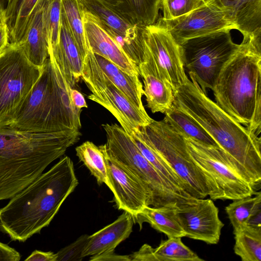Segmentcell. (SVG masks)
I'll list each match as a JSON object with an SVG mask.
<instances>
[{"label": "cell", "mask_w": 261, "mask_h": 261, "mask_svg": "<svg viewBox=\"0 0 261 261\" xmlns=\"http://www.w3.org/2000/svg\"><path fill=\"white\" fill-rule=\"evenodd\" d=\"M78 184L72 160L62 158L0 208L1 230L19 242L39 233Z\"/></svg>", "instance_id": "1"}, {"label": "cell", "mask_w": 261, "mask_h": 261, "mask_svg": "<svg viewBox=\"0 0 261 261\" xmlns=\"http://www.w3.org/2000/svg\"><path fill=\"white\" fill-rule=\"evenodd\" d=\"M80 130L53 133L0 127V200L10 199L80 139Z\"/></svg>", "instance_id": "2"}, {"label": "cell", "mask_w": 261, "mask_h": 261, "mask_svg": "<svg viewBox=\"0 0 261 261\" xmlns=\"http://www.w3.org/2000/svg\"><path fill=\"white\" fill-rule=\"evenodd\" d=\"M174 93L173 105L196 121L226 154L261 183V139L211 99L191 76Z\"/></svg>", "instance_id": "3"}, {"label": "cell", "mask_w": 261, "mask_h": 261, "mask_svg": "<svg viewBox=\"0 0 261 261\" xmlns=\"http://www.w3.org/2000/svg\"><path fill=\"white\" fill-rule=\"evenodd\" d=\"M260 38H243L213 90L216 103L258 136L261 131Z\"/></svg>", "instance_id": "4"}, {"label": "cell", "mask_w": 261, "mask_h": 261, "mask_svg": "<svg viewBox=\"0 0 261 261\" xmlns=\"http://www.w3.org/2000/svg\"><path fill=\"white\" fill-rule=\"evenodd\" d=\"M71 88L55 59L49 56L10 126L37 133L80 130L82 110L72 103Z\"/></svg>", "instance_id": "5"}, {"label": "cell", "mask_w": 261, "mask_h": 261, "mask_svg": "<svg viewBox=\"0 0 261 261\" xmlns=\"http://www.w3.org/2000/svg\"><path fill=\"white\" fill-rule=\"evenodd\" d=\"M145 141L174 171L185 191L196 198L209 196L220 199L215 182L195 164L186 145L184 136L165 121H152L140 128Z\"/></svg>", "instance_id": "6"}, {"label": "cell", "mask_w": 261, "mask_h": 261, "mask_svg": "<svg viewBox=\"0 0 261 261\" xmlns=\"http://www.w3.org/2000/svg\"><path fill=\"white\" fill-rule=\"evenodd\" d=\"M106 152L135 174L148 188L153 207L177 204L194 198L180 193L170 185L141 154L130 136L117 124L102 125Z\"/></svg>", "instance_id": "7"}, {"label": "cell", "mask_w": 261, "mask_h": 261, "mask_svg": "<svg viewBox=\"0 0 261 261\" xmlns=\"http://www.w3.org/2000/svg\"><path fill=\"white\" fill-rule=\"evenodd\" d=\"M184 139L195 164L217 186L220 200H233L255 194L260 187L252 176L219 147Z\"/></svg>", "instance_id": "8"}, {"label": "cell", "mask_w": 261, "mask_h": 261, "mask_svg": "<svg viewBox=\"0 0 261 261\" xmlns=\"http://www.w3.org/2000/svg\"><path fill=\"white\" fill-rule=\"evenodd\" d=\"M230 31L225 30L185 40L179 44L185 68L206 94L213 90L224 65L238 50Z\"/></svg>", "instance_id": "9"}, {"label": "cell", "mask_w": 261, "mask_h": 261, "mask_svg": "<svg viewBox=\"0 0 261 261\" xmlns=\"http://www.w3.org/2000/svg\"><path fill=\"white\" fill-rule=\"evenodd\" d=\"M42 67L33 64L18 44L10 43L0 56V127L13 123Z\"/></svg>", "instance_id": "10"}, {"label": "cell", "mask_w": 261, "mask_h": 261, "mask_svg": "<svg viewBox=\"0 0 261 261\" xmlns=\"http://www.w3.org/2000/svg\"><path fill=\"white\" fill-rule=\"evenodd\" d=\"M81 79L91 92L88 98L108 110L129 135L152 121L146 110L137 107L109 80L90 49L84 59Z\"/></svg>", "instance_id": "11"}, {"label": "cell", "mask_w": 261, "mask_h": 261, "mask_svg": "<svg viewBox=\"0 0 261 261\" xmlns=\"http://www.w3.org/2000/svg\"><path fill=\"white\" fill-rule=\"evenodd\" d=\"M142 40V62L166 81L175 93L188 79L179 44L160 19L144 27Z\"/></svg>", "instance_id": "12"}, {"label": "cell", "mask_w": 261, "mask_h": 261, "mask_svg": "<svg viewBox=\"0 0 261 261\" xmlns=\"http://www.w3.org/2000/svg\"><path fill=\"white\" fill-rule=\"evenodd\" d=\"M178 44L225 30H237L230 10L219 0H208L195 10L174 19H160Z\"/></svg>", "instance_id": "13"}, {"label": "cell", "mask_w": 261, "mask_h": 261, "mask_svg": "<svg viewBox=\"0 0 261 261\" xmlns=\"http://www.w3.org/2000/svg\"><path fill=\"white\" fill-rule=\"evenodd\" d=\"M109 182L118 210L130 213L134 220L151 205V194L146 185L130 170L108 154L101 145Z\"/></svg>", "instance_id": "14"}, {"label": "cell", "mask_w": 261, "mask_h": 261, "mask_svg": "<svg viewBox=\"0 0 261 261\" xmlns=\"http://www.w3.org/2000/svg\"><path fill=\"white\" fill-rule=\"evenodd\" d=\"M176 214L186 236L208 244H217L224 224L219 210L211 199L185 200L176 206Z\"/></svg>", "instance_id": "15"}, {"label": "cell", "mask_w": 261, "mask_h": 261, "mask_svg": "<svg viewBox=\"0 0 261 261\" xmlns=\"http://www.w3.org/2000/svg\"><path fill=\"white\" fill-rule=\"evenodd\" d=\"M85 35L88 48L112 62L131 75L140 76L138 67L123 53L111 38L93 20L83 12Z\"/></svg>", "instance_id": "16"}, {"label": "cell", "mask_w": 261, "mask_h": 261, "mask_svg": "<svg viewBox=\"0 0 261 261\" xmlns=\"http://www.w3.org/2000/svg\"><path fill=\"white\" fill-rule=\"evenodd\" d=\"M49 56L55 59L67 82L73 88L81 79L85 57L71 33L62 10L59 42L54 50L49 53Z\"/></svg>", "instance_id": "17"}, {"label": "cell", "mask_w": 261, "mask_h": 261, "mask_svg": "<svg viewBox=\"0 0 261 261\" xmlns=\"http://www.w3.org/2000/svg\"><path fill=\"white\" fill-rule=\"evenodd\" d=\"M134 223L132 215L124 211L113 222L89 236L82 254L83 258L114 251L129 237Z\"/></svg>", "instance_id": "18"}, {"label": "cell", "mask_w": 261, "mask_h": 261, "mask_svg": "<svg viewBox=\"0 0 261 261\" xmlns=\"http://www.w3.org/2000/svg\"><path fill=\"white\" fill-rule=\"evenodd\" d=\"M45 3L46 0H42L38 5L24 37L18 44L28 60L40 68L49 57L44 23Z\"/></svg>", "instance_id": "19"}, {"label": "cell", "mask_w": 261, "mask_h": 261, "mask_svg": "<svg viewBox=\"0 0 261 261\" xmlns=\"http://www.w3.org/2000/svg\"><path fill=\"white\" fill-rule=\"evenodd\" d=\"M144 83V95L147 107L153 113H165L173 105L174 93L171 86L144 63L138 66Z\"/></svg>", "instance_id": "20"}, {"label": "cell", "mask_w": 261, "mask_h": 261, "mask_svg": "<svg viewBox=\"0 0 261 261\" xmlns=\"http://www.w3.org/2000/svg\"><path fill=\"white\" fill-rule=\"evenodd\" d=\"M82 12L112 30L124 35L140 36L145 25L135 24L117 12L102 0H79Z\"/></svg>", "instance_id": "21"}, {"label": "cell", "mask_w": 261, "mask_h": 261, "mask_svg": "<svg viewBox=\"0 0 261 261\" xmlns=\"http://www.w3.org/2000/svg\"><path fill=\"white\" fill-rule=\"evenodd\" d=\"M230 10L243 38L261 35V0H219Z\"/></svg>", "instance_id": "22"}, {"label": "cell", "mask_w": 261, "mask_h": 261, "mask_svg": "<svg viewBox=\"0 0 261 261\" xmlns=\"http://www.w3.org/2000/svg\"><path fill=\"white\" fill-rule=\"evenodd\" d=\"M176 206L177 204L159 207L146 206L134 220L135 223H138L141 229L143 223L147 222L168 238L185 237V232L177 216Z\"/></svg>", "instance_id": "23"}, {"label": "cell", "mask_w": 261, "mask_h": 261, "mask_svg": "<svg viewBox=\"0 0 261 261\" xmlns=\"http://www.w3.org/2000/svg\"><path fill=\"white\" fill-rule=\"evenodd\" d=\"M41 1L8 0L5 12L11 43L21 41Z\"/></svg>", "instance_id": "24"}, {"label": "cell", "mask_w": 261, "mask_h": 261, "mask_svg": "<svg viewBox=\"0 0 261 261\" xmlns=\"http://www.w3.org/2000/svg\"><path fill=\"white\" fill-rule=\"evenodd\" d=\"M103 72L137 107L145 110L142 100L144 95L139 76L131 75L104 57L93 53Z\"/></svg>", "instance_id": "25"}, {"label": "cell", "mask_w": 261, "mask_h": 261, "mask_svg": "<svg viewBox=\"0 0 261 261\" xmlns=\"http://www.w3.org/2000/svg\"><path fill=\"white\" fill-rule=\"evenodd\" d=\"M132 22L142 25L158 20L161 0H102Z\"/></svg>", "instance_id": "26"}, {"label": "cell", "mask_w": 261, "mask_h": 261, "mask_svg": "<svg viewBox=\"0 0 261 261\" xmlns=\"http://www.w3.org/2000/svg\"><path fill=\"white\" fill-rule=\"evenodd\" d=\"M164 114L165 116L163 120L184 137L206 145L218 146L196 121L174 105Z\"/></svg>", "instance_id": "27"}, {"label": "cell", "mask_w": 261, "mask_h": 261, "mask_svg": "<svg viewBox=\"0 0 261 261\" xmlns=\"http://www.w3.org/2000/svg\"><path fill=\"white\" fill-rule=\"evenodd\" d=\"M129 135L141 154L170 185L184 195L192 197L185 191L181 181L174 171L145 141L140 128Z\"/></svg>", "instance_id": "28"}, {"label": "cell", "mask_w": 261, "mask_h": 261, "mask_svg": "<svg viewBox=\"0 0 261 261\" xmlns=\"http://www.w3.org/2000/svg\"><path fill=\"white\" fill-rule=\"evenodd\" d=\"M233 233L234 252L242 261L261 260V227L246 225Z\"/></svg>", "instance_id": "29"}, {"label": "cell", "mask_w": 261, "mask_h": 261, "mask_svg": "<svg viewBox=\"0 0 261 261\" xmlns=\"http://www.w3.org/2000/svg\"><path fill=\"white\" fill-rule=\"evenodd\" d=\"M76 155L95 177L99 185L109 182L103 153L99 146L87 141L75 148Z\"/></svg>", "instance_id": "30"}, {"label": "cell", "mask_w": 261, "mask_h": 261, "mask_svg": "<svg viewBox=\"0 0 261 261\" xmlns=\"http://www.w3.org/2000/svg\"><path fill=\"white\" fill-rule=\"evenodd\" d=\"M154 261H203L181 241V238H168L153 248Z\"/></svg>", "instance_id": "31"}, {"label": "cell", "mask_w": 261, "mask_h": 261, "mask_svg": "<svg viewBox=\"0 0 261 261\" xmlns=\"http://www.w3.org/2000/svg\"><path fill=\"white\" fill-rule=\"evenodd\" d=\"M61 10L81 52L85 57L89 49L82 11L79 0H61Z\"/></svg>", "instance_id": "32"}, {"label": "cell", "mask_w": 261, "mask_h": 261, "mask_svg": "<svg viewBox=\"0 0 261 261\" xmlns=\"http://www.w3.org/2000/svg\"><path fill=\"white\" fill-rule=\"evenodd\" d=\"M261 205V193L256 192L254 196H247L234 199L227 205L225 211L233 230L247 225L250 217L255 210Z\"/></svg>", "instance_id": "33"}, {"label": "cell", "mask_w": 261, "mask_h": 261, "mask_svg": "<svg viewBox=\"0 0 261 261\" xmlns=\"http://www.w3.org/2000/svg\"><path fill=\"white\" fill-rule=\"evenodd\" d=\"M61 0H46L44 23L48 54L57 46L61 28Z\"/></svg>", "instance_id": "34"}, {"label": "cell", "mask_w": 261, "mask_h": 261, "mask_svg": "<svg viewBox=\"0 0 261 261\" xmlns=\"http://www.w3.org/2000/svg\"><path fill=\"white\" fill-rule=\"evenodd\" d=\"M208 0H161L162 19L169 20L184 15L201 7Z\"/></svg>", "instance_id": "35"}, {"label": "cell", "mask_w": 261, "mask_h": 261, "mask_svg": "<svg viewBox=\"0 0 261 261\" xmlns=\"http://www.w3.org/2000/svg\"><path fill=\"white\" fill-rule=\"evenodd\" d=\"M89 235L83 234L70 244L56 253V261H81L82 254L88 241Z\"/></svg>", "instance_id": "36"}, {"label": "cell", "mask_w": 261, "mask_h": 261, "mask_svg": "<svg viewBox=\"0 0 261 261\" xmlns=\"http://www.w3.org/2000/svg\"><path fill=\"white\" fill-rule=\"evenodd\" d=\"M90 261H130V256L119 255L114 251H106L102 253L91 256Z\"/></svg>", "instance_id": "37"}, {"label": "cell", "mask_w": 261, "mask_h": 261, "mask_svg": "<svg viewBox=\"0 0 261 261\" xmlns=\"http://www.w3.org/2000/svg\"><path fill=\"white\" fill-rule=\"evenodd\" d=\"M21 255L14 248L0 242V261H19Z\"/></svg>", "instance_id": "38"}, {"label": "cell", "mask_w": 261, "mask_h": 261, "mask_svg": "<svg viewBox=\"0 0 261 261\" xmlns=\"http://www.w3.org/2000/svg\"><path fill=\"white\" fill-rule=\"evenodd\" d=\"M57 255L51 251L35 250L24 259L25 261H56Z\"/></svg>", "instance_id": "39"}, {"label": "cell", "mask_w": 261, "mask_h": 261, "mask_svg": "<svg viewBox=\"0 0 261 261\" xmlns=\"http://www.w3.org/2000/svg\"><path fill=\"white\" fill-rule=\"evenodd\" d=\"M10 43L9 32L5 17L0 20V56Z\"/></svg>", "instance_id": "40"}, {"label": "cell", "mask_w": 261, "mask_h": 261, "mask_svg": "<svg viewBox=\"0 0 261 261\" xmlns=\"http://www.w3.org/2000/svg\"><path fill=\"white\" fill-rule=\"evenodd\" d=\"M70 96L72 103L76 108L82 110V108L88 107L83 95L77 90L71 88Z\"/></svg>", "instance_id": "41"}, {"label": "cell", "mask_w": 261, "mask_h": 261, "mask_svg": "<svg viewBox=\"0 0 261 261\" xmlns=\"http://www.w3.org/2000/svg\"><path fill=\"white\" fill-rule=\"evenodd\" d=\"M5 8H4L2 0H0V20L5 17Z\"/></svg>", "instance_id": "42"}]
</instances>
